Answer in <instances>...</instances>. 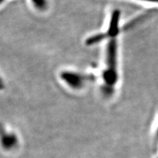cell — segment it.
Segmentation results:
<instances>
[{
  "instance_id": "cell-2",
  "label": "cell",
  "mask_w": 158,
  "mask_h": 158,
  "mask_svg": "<svg viewBox=\"0 0 158 158\" xmlns=\"http://www.w3.org/2000/svg\"><path fill=\"white\" fill-rule=\"evenodd\" d=\"M62 81L71 89L81 90L88 82L87 76L74 70H64L59 74Z\"/></svg>"
},
{
  "instance_id": "cell-6",
  "label": "cell",
  "mask_w": 158,
  "mask_h": 158,
  "mask_svg": "<svg viewBox=\"0 0 158 158\" xmlns=\"http://www.w3.org/2000/svg\"><path fill=\"white\" fill-rule=\"evenodd\" d=\"M156 135H157V137L158 138V127H157V133H156Z\"/></svg>"
},
{
  "instance_id": "cell-5",
  "label": "cell",
  "mask_w": 158,
  "mask_h": 158,
  "mask_svg": "<svg viewBox=\"0 0 158 158\" xmlns=\"http://www.w3.org/2000/svg\"><path fill=\"white\" fill-rule=\"evenodd\" d=\"M140 1H143V2H147L158 4V0H140Z\"/></svg>"
},
{
  "instance_id": "cell-1",
  "label": "cell",
  "mask_w": 158,
  "mask_h": 158,
  "mask_svg": "<svg viewBox=\"0 0 158 158\" xmlns=\"http://www.w3.org/2000/svg\"><path fill=\"white\" fill-rule=\"evenodd\" d=\"M108 40L105 51L103 69L101 78L102 90L105 94H111L118 82V42L117 37Z\"/></svg>"
},
{
  "instance_id": "cell-3",
  "label": "cell",
  "mask_w": 158,
  "mask_h": 158,
  "mask_svg": "<svg viewBox=\"0 0 158 158\" xmlns=\"http://www.w3.org/2000/svg\"><path fill=\"white\" fill-rule=\"evenodd\" d=\"M18 137L15 133L5 131L2 135V145L5 150L14 149L18 145Z\"/></svg>"
},
{
  "instance_id": "cell-4",
  "label": "cell",
  "mask_w": 158,
  "mask_h": 158,
  "mask_svg": "<svg viewBox=\"0 0 158 158\" xmlns=\"http://www.w3.org/2000/svg\"><path fill=\"white\" fill-rule=\"evenodd\" d=\"M31 5L37 10L43 11L47 8L48 1L47 0H30Z\"/></svg>"
}]
</instances>
